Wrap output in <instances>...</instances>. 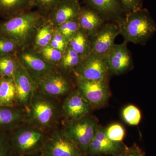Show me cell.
<instances>
[{"label": "cell", "instance_id": "1", "mask_svg": "<svg viewBox=\"0 0 156 156\" xmlns=\"http://www.w3.org/2000/svg\"><path fill=\"white\" fill-rule=\"evenodd\" d=\"M48 20L38 11H29L9 18L0 25V36L14 41L20 48H27Z\"/></svg>", "mask_w": 156, "mask_h": 156}, {"label": "cell", "instance_id": "2", "mask_svg": "<svg viewBox=\"0 0 156 156\" xmlns=\"http://www.w3.org/2000/svg\"><path fill=\"white\" fill-rule=\"evenodd\" d=\"M27 122L50 133L58 128L62 119L59 100L36 89L27 110Z\"/></svg>", "mask_w": 156, "mask_h": 156}, {"label": "cell", "instance_id": "3", "mask_svg": "<svg viewBox=\"0 0 156 156\" xmlns=\"http://www.w3.org/2000/svg\"><path fill=\"white\" fill-rule=\"evenodd\" d=\"M116 24L126 43L144 45L156 31V24L147 9L125 15Z\"/></svg>", "mask_w": 156, "mask_h": 156}, {"label": "cell", "instance_id": "4", "mask_svg": "<svg viewBox=\"0 0 156 156\" xmlns=\"http://www.w3.org/2000/svg\"><path fill=\"white\" fill-rule=\"evenodd\" d=\"M49 133L28 122L9 132L11 156L41 153Z\"/></svg>", "mask_w": 156, "mask_h": 156}, {"label": "cell", "instance_id": "5", "mask_svg": "<svg viewBox=\"0 0 156 156\" xmlns=\"http://www.w3.org/2000/svg\"><path fill=\"white\" fill-rule=\"evenodd\" d=\"M98 127L97 120L89 115L76 121L64 122L62 130L85 155L88 153Z\"/></svg>", "mask_w": 156, "mask_h": 156}, {"label": "cell", "instance_id": "6", "mask_svg": "<svg viewBox=\"0 0 156 156\" xmlns=\"http://www.w3.org/2000/svg\"><path fill=\"white\" fill-rule=\"evenodd\" d=\"M75 76L89 80H107L110 73L105 56L91 52L82 58L73 71Z\"/></svg>", "mask_w": 156, "mask_h": 156}, {"label": "cell", "instance_id": "7", "mask_svg": "<svg viewBox=\"0 0 156 156\" xmlns=\"http://www.w3.org/2000/svg\"><path fill=\"white\" fill-rule=\"evenodd\" d=\"M36 83L39 91L58 100L72 91V84L67 74L58 69L40 78Z\"/></svg>", "mask_w": 156, "mask_h": 156}, {"label": "cell", "instance_id": "8", "mask_svg": "<svg viewBox=\"0 0 156 156\" xmlns=\"http://www.w3.org/2000/svg\"><path fill=\"white\" fill-rule=\"evenodd\" d=\"M75 76L77 90L92 108L103 105L109 96L107 80L93 81Z\"/></svg>", "mask_w": 156, "mask_h": 156}, {"label": "cell", "instance_id": "9", "mask_svg": "<svg viewBox=\"0 0 156 156\" xmlns=\"http://www.w3.org/2000/svg\"><path fill=\"white\" fill-rule=\"evenodd\" d=\"M43 156H84L73 142L58 128L51 131L42 149Z\"/></svg>", "mask_w": 156, "mask_h": 156}, {"label": "cell", "instance_id": "10", "mask_svg": "<svg viewBox=\"0 0 156 156\" xmlns=\"http://www.w3.org/2000/svg\"><path fill=\"white\" fill-rule=\"evenodd\" d=\"M27 48L22 49L17 59L20 64L28 72L35 82L40 78L58 69L56 66L45 60L37 51Z\"/></svg>", "mask_w": 156, "mask_h": 156}, {"label": "cell", "instance_id": "11", "mask_svg": "<svg viewBox=\"0 0 156 156\" xmlns=\"http://www.w3.org/2000/svg\"><path fill=\"white\" fill-rule=\"evenodd\" d=\"M92 108L78 90L71 91L61 104L62 119L64 122L80 119L90 115Z\"/></svg>", "mask_w": 156, "mask_h": 156}, {"label": "cell", "instance_id": "12", "mask_svg": "<svg viewBox=\"0 0 156 156\" xmlns=\"http://www.w3.org/2000/svg\"><path fill=\"white\" fill-rule=\"evenodd\" d=\"M13 79L16 88L17 105L27 111L36 90V83L19 62Z\"/></svg>", "mask_w": 156, "mask_h": 156}, {"label": "cell", "instance_id": "13", "mask_svg": "<svg viewBox=\"0 0 156 156\" xmlns=\"http://www.w3.org/2000/svg\"><path fill=\"white\" fill-rule=\"evenodd\" d=\"M127 44H115L105 56L110 73L122 74L133 67V58Z\"/></svg>", "mask_w": 156, "mask_h": 156}, {"label": "cell", "instance_id": "14", "mask_svg": "<svg viewBox=\"0 0 156 156\" xmlns=\"http://www.w3.org/2000/svg\"><path fill=\"white\" fill-rule=\"evenodd\" d=\"M119 34L116 23L106 22L94 35L90 37L92 52L106 56L115 44L116 37Z\"/></svg>", "mask_w": 156, "mask_h": 156}, {"label": "cell", "instance_id": "15", "mask_svg": "<svg viewBox=\"0 0 156 156\" xmlns=\"http://www.w3.org/2000/svg\"><path fill=\"white\" fill-rule=\"evenodd\" d=\"M127 147L122 142H115L109 139L105 134V129L98 126L89 145L88 153L92 156L103 154L116 156Z\"/></svg>", "mask_w": 156, "mask_h": 156}, {"label": "cell", "instance_id": "16", "mask_svg": "<svg viewBox=\"0 0 156 156\" xmlns=\"http://www.w3.org/2000/svg\"><path fill=\"white\" fill-rule=\"evenodd\" d=\"M81 7L79 1L60 0L55 9L48 14V21L57 28L63 23L77 18Z\"/></svg>", "mask_w": 156, "mask_h": 156}, {"label": "cell", "instance_id": "17", "mask_svg": "<svg viewBox=\"0 0 156 156\" xmlns=\"http://www.w3.org/2000/svg\"><path fill=\"white\" fill-rule=\"evenodd\" d=\"M86 6L96 11L107 22L116 23L125 16L120 0H84Z\"/></svg>", "mask_w": 156, "mask_h": 156}, {"label": "cell", "instance_id": "18", "mask_svg": "<svg viewBox=\"0 0 156 156\" xmlns=\"http://www.w3.org/2000/svg\"><path fill=\"white\" fill-rule=\"evenodd\" d=\"M27 112L19 106H0V130L11 132L27 122Z\"/></svg>", "mask_w": 156, "mask_h": 156}, {"label": "cell", "instance_id": "19", "mask_svg": "<svg viewBox=\"0 0 156 156\" xmlns=\"http://www.w3.org/2000/svg\"><path fill=\"white\" fill-rule=\"evenodd\" d=\"M78 19L81 29L89 37L94 35L107 22L96 11L86 5L81 7Z\"/></svg>", "mask_w": 156, "mask_h": 156}, {"label": "cell", "instance_id": "20", "mask_svg": "<svg viewBox=\"0 0 156 156\" xmlns=\"http://www.w3.org/2000/svg\"><path fill=\"white\" fill-rule=\"evenodd\" d=\"M33 7L32 0H0V14L10 18L30 11Z\"/></svg>", "mask_w": 156, "mask_h": 156}, {"label": "cell", "instance_id": "21", "mask_svg": "<svg viewBox=\"0 0 156 156\" xmlns=\"http://www.w3.org/2000/svg\"><path fill=\"white\" fill-rule=\"evenodd\" d=\"M0 106H17L13 78L0 77Z\"/></svg>", "mask_w": 156, "mask_h": 156}, {"label": "cell", "instance_id": "22", "mask_svg": "<svg viewBox=\"0 0 156 156\" xmlns=\"http://www.w3.org/2000/svg\"><path fill=\"white\" fill-rule=\"evenodd\" d=\"M68 46L83 57L92 52V44L88 34L80 29L68 43Z\"/></svg>", "mask_w": 156, "mask_h": 156}, {"label": "cell", "instance_id": "23", "mask_svg": "<svg viewBox=\"0 0 156 156\" xmlns=\"http://www.w3.org/2000/svg\"><path fill=\"white\" fill-rule=\"evenodd\" d=\"M82 58L75 51L67 46L63 53L61 61L57 67L59 70L65 73L68 74L71 72H73Z\"/></svg>", "mask_w": 156, "mask_h": 156}, {"label": "cell", "instance_id": "24", "mask_svg": "<svg viewBox=\"0 0 156 156\" xmlns=\"http://www.w3.org/2000/svg\"><path fill=\"white\" fill-rule=\"evenodd\" d=\"M55 30V27L47 20L37 31L34 41L36 47L39 49L50 45Z\"/></svg>", "mask_w": 156, "mask_h": 156}, {"label": "cell", "instance_id": "25", "mask_svg": "<svg viewBox=\"0 0 156 156\" xmlns=\"http://www.w3.org/2000/svg\"><path fill=\"white\" fill-rule=\"evenodd\" d=\"M18 65V59L11 54L0 56V76L13 78Z\"/></svg>", "mask_w": 156, "mask_h": 156}, {"label": "cell", "instance_id": "26", "mask_svg": "<svg viewBox=\"0 0 156 156\" xmlns=\"http://www.w3.org/2000/svg\"><path fill=\"white\" fill-rule=\"evenodd\" d=\"M37 52L45 60L56 66L61 61L63 54L61 51L52 48L50 45L39 49Z\"/></svg>", "mask_w": 156, "mask_h": 156}, {"label": "cell", "instance_id": "27", "mask_svg": "<svg viewBox=\"0 0 156 156\" xmlns=\"http://www.w3.org/2000/svg\"><path fill=\"white\" fill-rule=\"evenodd\" d=\"M56 29L68 43L70 39L80 30V27L77 17L63 23Z\"/></svg>", "mask_w": 156, "mask_h": 156}, {"label": "cell", "instance_id": "28", "mask_svg": "<svg viewBox=\"0 0 156 156\" xmlns=\"http://www.w3.org/2000/svg\"><path fill=\"white\" fill-rule=\"evenodd\" d=\"M122 115L124 121L131 126H137L141 119V113L136 107L133 105H128L124 108Z\"/></svg>", "mask_w": 156, "mask_h": 156}, {"label": "cell", "instance_id": "29", "mask_svg": "<svg viewBox=\"0 0 156 156\" xmlns=\"http://www.w3.org/2000/svg\"><path fill=\"white\" fill-rule=\"evenodd\" d=\"M105 134L109 139L115 142H122L125 135V131L122 125L114 124L105 129Z\"/></svg>", "mask_w": 156, "mask_h": 156}, {"label": "cell", "instance_id": "30", "mask_svg": "<svg viewBox=\"0 0 156 156\" xmlns=\"http://www.w3.org/2000/svg\"><path fill=\"white\" fill-rule=\"evenodd\" d=\"M60 0H32L33 7L44 14H50L58 5Z\"/></svg>", "mask_w": 156, "mask_h": 156}, {"label": "cell", "instance_id": "31", "mask_svg": "<svg viewBox=\"0 0 156 156\" xmlns=\"http://www.w3.org/2000/svg\"><path fill=\"white\" fill-rule=\"evenodd\" d=\"M18 48V45L14 41L4 37H0V56L10 54Z\"/></svg>", "mask_w": 156, "mask_h": 156}, {"label": "cell", "instance_id": "32", "mask_svg": "<svg viewBox=\"0 0 156 156\" xmlns=\"http://www.w3.org/2000/svg\"><path fill=\"white\" fill-rule=\"evenodd\" d=\"M0 156H11L9 132L0 130Z\"/></svg>", "mask_w": 156, "mask_h": 156}, {"label": "cell", "instance_id": "33", "mask_svg": "<svg viewBox=\"0 0 156 156\" xmlns=\"http://www.w3.org/2000/svg\"><path fill=\"white\" fill-rule=\"evenodd\" d=\"M125 15L142 9V0H120Z\"/></svg>", "mask_w": 156, "mask_h": 156}, {"label": "cell", "instance_id": "34", "mask_svg": "<svg viewBox=\"0 0 156 156\" xmlns=\"http://www.w3.org/2000/svg\"><path fill=\"white\" fill-rule=\"evenodd\" d=\"M116 156H145L144 153L136 144L131 147H127L125 150Z\"/></svg>", "mask_w": 156, "mask_h": 156}, {"label": "cell", "instance_id": "35", "mask_svg": "<svg viewBox=\"0 0 156 156\" xmlns=\"http://www.w3.org/2000/svg\"><path fill=\"white\" fill-rule=\"evenodd\" d=\"M25 156H43L41 153H39L37 154H35L29 155H27Z\"/></svg>", "mask_w": 156, "mask_h": 156}, {"label": "cell", "instance_id": "36", "mask_svg": "<svg viewBox=\"0 0 156 156\" xmlns=\"http://www.w3.org/2000/svg\"><path fill=\"white\" fill-rule=\"evenodd\" d=\"M76 1H79V0H76Z\"/></svg>", "mask_w": 156, "mask_h": 156}, {"label": "cell", "instance_id": "37", "mask_svg": "<svg viewBox=\"0 0 156 156\" xmlns=\"http://www.w3.org/2000/svg\"><path fill=\"white\" fill-rule=\"evenodd\" d=\"M0 77H1V76H0Z\"/></svg>", "mask_w": 156, "mask_h": 156}]
</instances>
